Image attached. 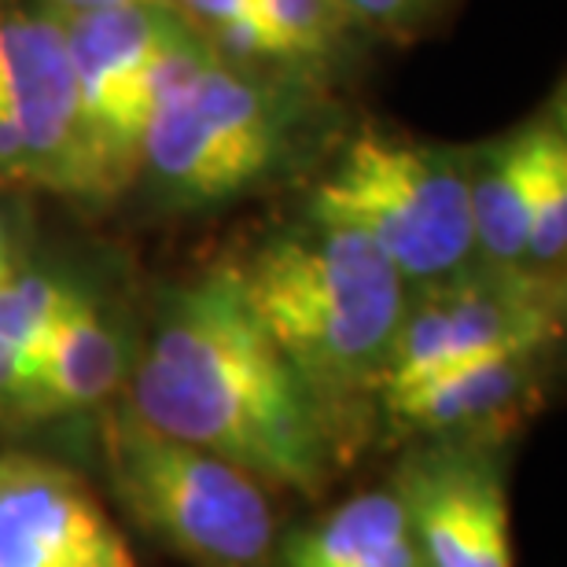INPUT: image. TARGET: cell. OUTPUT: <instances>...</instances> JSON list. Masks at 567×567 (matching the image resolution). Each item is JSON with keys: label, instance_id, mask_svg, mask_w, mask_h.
<instances>
[{"label": "cell", "instance_id": "11", "mask_svg": "<svg viewBox=\"0 0 567 567\" xmlns=\"http://www.w3.org/2000/svg\"><path fill=\"white\" fill-rule=\"evenodd\" d=\"M280 567H431L391 491H365L302 527Z\"/></svg>", "mask_w": 567, "mask_h": 567}, {"label": "cell", "instance_id": "4", "mask_svg": "<svg viewBox=\"0 0 567 567\" xmlns=\"http://www.w3.org/2000/svg\"><path fill=\"white\" fill-rule=\"evenodd\" d=\"M313 218L365 233L402 280H446L475 251L461 158L377 130L350 141L317 185Z\"/></svg>", "mask_w": 567, "mask_h": 567}, {"label": "cell", "instance_id": "20", "mask_svg": "<svg viewBox=\"0 0 567 567\" xmlns=\"http://www.w3.org/2000/svg\"><path fill=\"white\" fill-rule=\"evenodd\" d=\"M19 269H16V255H11V236H8V225L4 218H0V288L16 277Z\"/></svg>", "mask_w": 567, "mask_h": 567}, {"label": "cell", "instance_id": "8", "mask_svg": "<svg viewBox=\"0 0 567 567\" xmlns=\"http://www.w3.org/2000/svg\"><path fill=\"white\" fill-rule=\"evenodd\" d=\"M391 494L431 567H516L505 480L480 442L435 439L413 450Z\"/></svg>", "mask_w": 567, "mask_h": 567}, {"label": "cell", "instance_id": "12", "mask_svg": "<svg viewBox=\"0 0 567 567\" xmlns=\"http://www.w3.org/2000/svg\"><path fill=\"white\" fill-rule=\"evenodd\" d=\"M126 380V347L89 299L60 324L38 358V421L89 410Z\"/></svg>", "mask_w": 567, "mask_h": 567}, {"label": "cell", "instance_id": "3", "mask_svg": "<svg viewBox=\"0 0 567 567\" xmlns=\"http://www.w3.org/2000/svg\"><path fill=\"white\" fill-rule=\"evenodd\" d=\"M115 502L192 567H269L277 519L266 486L214 453L152 427L126 402L100 431Z\"/></svg>", "mask_w": 567, "mask_h": 567}, {"label": "cell", "instance_id": "5", "mask_svg": "<svg viewBox=\"0 0 567 567\" xmlns=\"http://www.w3.org/2000/svg\"><path fill=\"white\" fill-rule=\"evenodd\" d=\"M288 126L277 89L214 60L152 111L141 163L181 203H221L274 174Z\"/></svg>", "mask_w": 567, "mask_h": 567}, {"label": "cell", "instance_id": "21", "mask_svg": "<svg viewBox=\"0 0 567 567\" xmlns=\"http://www.w3.org/2000/svg\"><path fill=\"white\" fill-rule=\"evenodd\" d=\"M63 11H89V8H107V4H126V0H52Z\"/></svg>", "mask_w": 567, "mask_h": 567}, {"label": "cell", "instance_id": "14", "mask_svg": "<svg viewBox=\"0 0 567 567\" xmlns=\"http://www.w3.org/2000/svg\"><path fill=\"white\" fill-rule=\"evenodd\" d=\"M567 251V141L564 126L538 118L535 163H530L527 207V266L553 274Z\"/></svg>", "mask_w": 567, "mask_h": 567}, {"label": "cell", "instance_id": "19", "mask_svg": "<svg viewBox=\"0 0 567 567\" xmlns=\"http://www.w3.org/2000/svg\"><path fill=\"white\" fill-rule=\"evenodd\" d=\"M416 4H421V0H347V8L354 11V19L380 22V27L402 22Z\"/></svg>", "mask_w": 567, "mask_h": 567}, {"label": "cell", "instance_id": "17", "mask_svg": "<svg viewBox=\"0 0 567 567\" xmlns=\"http://www.w3.org/2000/svg\"><path fill=\"white\" fill-rule=\"evenodd\" d=\"M0 421H38V358L0 339Z\"/></svg>", "mask_w": 567, "mask_h": 567}, {"label": "cell", "instance_id": "9", "mask_svg": "<svg viewBox=\"0 0 567 567\" xmlns=\"http://www.w3.org/2000/svg\"><path fill=\"white\" fill-rule=\"evenodd\" d=\"M0 567H137L82 475L33 453L0 457Z\"/></svg>", "mask_w": 567, "mask_h": 567}, {"label": "cell", "instance_id": "15", "mask_svg": "<svg viewBox=\"0 0 567 567\" xmlns=\"http://www.w3.org/2000/svg\"><path fill=\"white\" fill-rule=\"evenodd\" d=\"M82 299L85 295H78L71 284L55 277L16 274L0 288V339L41 358V350L49 347V339L60 332V324L78 310Z\"/></svg>", "mask_w": 567, "mask_h": 567}, {"label": "cell", "instance_id": "10", "mask_svg": "<svg viewBox=\"0 0 567 567\" xmlns=\"http://www.w3.org/2000/svg\"><path fill=\"white\" fill-rule=\"evenodd\" d=\"M535 361L538 358H505L453 369L399 399H388L383 410L405 435L431 442L494 439L505 424L524 416V402L535 391Z\"/></svg>", "mask_w": 567, "mask_h": 567}, {"label": "cell", "instance_id": "1", "mask_svg": "<svg viewBox=\"0 0 567 567\" xmlns=\"http://www.w3.org/2000/svg\"><path fill=\"white\" fill-rule=\"evenodd\" d=\"M126 405L274 491L321 494L339 457L321 405L247 306L236 266L169 295Z\"/></svg>", "mask_w": 567, "mask_h": 567}, {"label": "cell", "instance_id": "7", "mask_svg": "<svg viewBox=\"0 0 567 567\" xmlns=\"http://www.w3.org/2000/svg\"><path fill=\"white\" fill-rule=\"evenodd\" d=\"M104 196L60 19L0 8V188Z\"/></svg>", "mask_w": 567, "mask_h": 567}, {"label": "cell", "instance_id": "13", "mask_svg": "<svg viewBox=\"0 0 567 567\" xmlns=\"http://www.w3.org/2000/svg\"><path fill=\"white\" fill-rule=\"evenodd\" d=\"M538 122L491 144L468 169L472 244L486 266H527L530 163Z\"/></svg>", "mask_w": 567, "mask_h": 567}, {"label": "cell", "instance_id": "18", "mask_svg": "<svg viewBox=\"0 0 567 567\" xmlns=\"http://www.w3.org/2000/svg\"><path fill=\"white\" fill-rule=\"evenodd\" d=\"M174 8L199 33H214V30H221L225 22H233V19L247 16V11H255L258 0H174Z\"/></svg>", "mask_w": 567, "mask_h": 567}, {"label": "cell", "instance_id": "16", "mask_svg": "<svg viewBox=\"0 0 567 567\" xmlns=\"http://www.w3.org/2000/svg\"><path fill=\"white\" fill-rule=\"evenodd\" d=\"M258 11L277 30L295 63H317L332 55L354 19L347 0H258Z\"/></svg>", "mask_w": 567, "mask_h": 567}, {"label": "cell", "instance_id": "2", "mask_svg": "<svg viewBox=\"0 0 567 567\" xmlns=\"http://www.w3.org/2000/svg\"><path fill=\"white\" fill-rule=\"evenodd\" d=\"M258 324L321 405L336 446L347 413L380 394L391 343L405 313L399 269L365 233L313 218L266 240L236 266Z\"/></svg>", "mask_w": 567, "mask_h": 567}, {"label": "cell", "instance_id": "6", "mask_svg": "<svg viewBox=\"0 0 567 567\" xmlns=\"http://www.w3.org/2000/svg\"><path fill=\"white\" fill-rule=\"evenodd\" d=\"M60 30L100 192H115L141 166V137L152 118L147 71L166 49L192 38L196 27L169 0H126L63 11Z\"/></svg>", "mask_w": 567, "mask_h": 567}]
</instances>
